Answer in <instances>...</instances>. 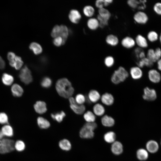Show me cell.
Here are the masks:
<instances>
[{
	"instance_id": "cell-1",
	"label": "cell",
	"mask_w": 161,
	"mask_h": 161,
	"mask_svg": "<svg viewBox=\"0 0 161 161\" xmlns=\"http://www.w3.org/2000/svg\"><path fill=\"white\" fill-rule=\"evenodd\" d=\"M55 88L60 96L66 98L71 97L74 91L71 83L65 78L60 79L57 81Z\"/></svg>"
},
{
	"instance_id": "cell-2",
	"label": "cell",
	"mask_w": 161,
	"mask_h": 161,
	"mask_svg": "<svg viewBox=\"0 0 161 161\" xmlns=\"http://www.w3.org/2000/svg\"><path fill=\"white\" fill-rule=\"evenodd\" d=\"M97 126V124L95 122L86 123L80 130V137L83 139H89L93 138L95 135L94 131Z\"/></svg>"
},
{
	"instance_id": "cell-3",
	"label": "cell",
	"mask_w": 161,
	"mask_h": 161,
	"mask_svg": "<svg viewBox=\"0 0 161 161\" xmlns=\"http://www.w3.org/2000/svg\"><path fill=\"white\" fill-rule=\"evenodd\" d=\"M129 73L123 66H120L113 73L111 81L114 84H117L124 81L129 76Z\"/></svg>"
},
{
	"instance_id": "cell-4",
	"label": "cell",
	"mask_w": 161,
	"mask_h": 161,
	"mask_svg": "<svg viewBox=\"0 0 161 161\" xmlns=\"http://www.w3.org/2000/svg\"><path fill=\"white\" fill-rule=\"evenodd\" d=\"M14 140L8 139H0V153L5 154L10 152L15 149Z\"/></svg>"
},
{
	"instance_id": "cell-5",
	"label": "cell",
	"mask_w": 161,
	"mask_h": 161,
	"mask_svg": "<svg viewBox=\"0 0 161 161\" xmlns=\"http://www.w3.org/2000/svg\"><path fill=\"white\" fill-rule=\"evenodd\" d=\"M19 77L21 81L26 85L30 84L33 80L31 72L26 65L21 69Z\"/></svg>"
},
{
	"instance_id": "cell-6",
	"label": "cell",
	"mask_w": 161,
	"mask_h": 161,
	"mask_svg": "<svg viewBox=\"0 0 161 161\" xmlns=\"http://www.w3.org/2000/svg\"><path fill=\"white\" fill-rule=\"evenodd\" d=\"M70 107L71 109L76 114H82L86 110L85 106L83 105H79L77 103L75 99L72 97L69 98Z\"/></svg>"
},
{
	"instance_id": "cell-7",
	"label": "cell",
	"mask_w": 161,
	"mask_h": 161,
	"mask_svg": "<svg viewBox=\"0 0 161 161\" xmlns=\"http://www.w3.org/2000/svg\"><path fill=\"white\" fill-rule=\"evenodd\" d=\"M133 18L136 23L140 24H146L148 20L147 14L142 10H138L134 14Z\"/></svg>"
},
{
	"instance_id": "cell-8",
	"label": "cell",
	"mask_w": 161,
	"mask_h": 161,
	"mask_svg": "<svg viewBox=\"0 0 161 161\" xmlns=\"http://www.w3.org/2000/svg\"><path fill=\"white\" fill-rule=\"evenodd\" d=\"M143 98L145 100L151 101L155 100L157 98V95L156 90L148 87L143 89Z\"/></svg>"
},
{
	"instance_id": "cell-9",
	"label": "cell",
	"mask_w": 161,
	"mask_h": 161,
	"mask_svg": "<svg viewBox=\"0 0 161 161\" xmlns=\"http://www.w3.org/2000/svg\"><path fill=\"white\" fill-rule=\"evenodd\" d=\"M146 1L145 0H128L127 1V3L132 9H137L139 10H142L145 7Z\"/></svg>"
},
{
	"instance_id": "cell-10",
	"label": "cell",
	"mask_w": 161,
	"mask_h": 161,
	"mask_svg": "<svg viewBox=\"0 0 161 161\" xmlns=\"http://www.w3.org/2000/svg\"><path fill=\"white\" fill-rule=\"evenodd\" d=\"M120 44L124 48L128 49H131L135 46V39L130 36H126L121 41Z\"/></svg>"
},
{
	"instance_id": "cell-11",
	"label": "cell",
	"mask_w": 161,
	"mask_h": 161,
	"mask_svg": "<svg viewBox=\"0 0 161 161\" xmlns=\"http://www.w3.org/2000/svg\"><path fill=\"white\" fill-rule=\"evenodd\" d=\"M148 77L151 82L156 83L160 82L161 80V75L160 72L157 70L152 69L148 72Z\"/></svg>"
},
{
	"instance_id": "cell-12",
	"label": "cell",
	"mask_w": 161,
	"mask_h": 161,
	"mask_svg": "<svg viewBox=\"0 0 161 161\" xmlns=\"http://www.w3.org/2000/svg\"><path fill=\"white\" fill-rule=\"evenodd\" d=\"M111 151L113 154L115 155L121 154L123 151L122 143L119 141L116 140L112 144Z\"/></svg>"
},
{
	"instance_id": "cell-13",
	"label": "cell",
	"mask_w": 161,
	"mask_h": 161,
	"mask_svg": "<svg viewBox=\"0 0 161 161\" xmlns=\"http://www.w3.org/2000/svg\"><path fill=\"white\" fill-rule=\"evenodd\" d=\"M100 100L103 104L106 106L112 105L114 101L113 95L108 92L105 93L101 96Z\"/></svg>"
},
{
	"instance_id": "cell-14",
	"label": "cell",
	"mask_w": 161,
	"mask_h": 161,
	"mask_svg": "<svg viewBox=\"0 0 161 161\" xmlns=\"http://www.w3.org/2000/svg\"><path fill=\"white\" fill-rule=\"evenodd\" d=\"M130 74L133 79L137 80L142 78L143 72L141 68L137 66H133L130 68Z\"/></svg>"
},
{
	"instance_id": "cell-15",
	"label": "cell",
	"mask_w": 161,
	"mask_h": 161,
	"mask_svg": "<svg viewBox=\"0 0 161 161\" xmlns=\"http://www.w3.org/2000/svg\"><path fill=\"white\" fill-rule=\"evenodd\" d=\"M136 44L142 49L146 48L148 46L147 39L141 34H138L134 39Z\"/></svg>"
},
{
	"instance_id": "cell-16",
	"label": "cell",
	"mask_w": 161,
	"mask_h": 161,
	"mask_svg": "<svg viewBox=\"0 0 161 161\" xmlns=\"http://www.w3.org/2000/svg\"><path fill=\"white\" fill-rule=\"evenodd\" d=\"M68 17L71 22L77 24L79 22L81 19V15L78 10L73 9L70 11Z\"/></svg>"
},
{
	"instance_id": "cell-17",
	"label": "cell",
	"mask_w": 161,
	"mask_h": 161,
	"mask_svg": "<svg viewBox=\"0 0 161 161\" xmlns=\"http://www.w3.org/2000/svg\"><path fill=\"white\" fill-rule=\"evenodd\" d=\"M145 147L148 152L152 154L157 152L159 148L158 143L153 140L148 141L146 143Z\"/></svg>"
},
{
	"instance_id": "cell-18",
	"label": "cell",
	"mask_w": 161,
	"mask_h": 161,
	"mask_svg": "<svg viewBox=\"0 0 161 161\" xmlns=\"http://www.w3.org/2000/svg\"><path fill=\"white\" fill-rule=\"evenodd\" d=\"M106 43L109 46L114 47L117 46L119 43V40L116 35L110 34L107 35L105 38Z\"/></svg>"
},
{
	"instance_id": "cell-19",
	"label": "cell",
	"mask_w": 161,
	"mask_h": 161,
	"mask_svg": "<svg viewBox=\"0 0 161 161\" xmlns=\"http://www.w3.org/2000/svg\"><path fill=\"white\" fill-rule=\"evenodd\" d=\"M101 95L99 92L97 90H91L88 95V99L91 103H97L100 100Z\"/></svg>"
},
{
	"instance_id": "cell-20",
	"label": "cell",
	"mask_w": 161,
	"mask_h": 161,
	"mask_svg": "<svg viewBox=\"0 0 161 161\" xmlns=\"http://www.w3.org/2000/svg\"><path fill=\"white\" fill-rule=\"evenodd\" d=\"M34 109L37 113L39 114H43L47 110L46 103L41 101H37L34 105Z\"/></svg>"
},
{
	"instance_id": "cell-21",
	"label": "cell",
	"mask_w": 161,
	"mask_h": 161,
	"mask_svg": "<svg viewBox=\"0 0 161 161\" xmlns=\"http://www.w3.org/2000/svg\"><path fill=\"white\" fill-rule=\"evenodd\" d=\"M101 122L103 126L108 127H112L115 123L114 119L111 116L107 115H105L102 116Z\"/></svg>"
},
{
	"instance_id": "cell-22",
	"label": "cell",
	"mask_w": 161,
	"mask_h": 161,
	"mask_svg": "<svg viewBox=\"0 0 161 161\" xmlns=\"http://www.w3.org/2000/svg\"><path fill=\"white\" fill-rule=\"evenodd\" d=\"M87 25L89 29L92 31L96 30L100 27L99 22L96 17L89 18L87 21Z\"/></svg>"
},
{
	"instance_id": "cell-23",
	"label": "cell",
	"mask_w": 161,
	"mask_h": 161,
	"mask_svg": "<svg viewBox=\"0 0 161 161\" xmlns=\"http://www.w3.org/2000/svg\"><path fill=\"white\" fill-rule=\"evenodd\" d=\"M93 112L96 116H103L105 112V109L102 104L97 103L93 107Z\"/></svg>"
},
{
	"instance_id": "cell-24",
	"label": "cell",
	"mask_w": 161,
	"mask_h": 161,
	"mask_svg": "<svg viewBox=\"0 0 161 161\" xmlns=\"http://www.w3.org/2000/svg\"><path fill=\"white\" fill-rule=\"evenodd\" d=\"M98 12L97 16L104 20L109 21L111 17L110 12L106 8L98 9Z\"/></svg>"
},
{
	"instance_id": "cell-25",
	"label": "cell",
	"mask_w": 161,
	"mask_h": 161,
	"mask_svg": "<svg viewBox=\"0 0 161 161\" xmlns=\"http://www.w3.org/2000/svg\"><path fill=\"white\" fill-rule=\"evenodd\" d=\"M11 90L13 95L15 97H20L22 95L24 92L23 88L17 83L13 84Z\"/></svg>"
},
{
	"instance_id": "cell-26",
	"label": "cell",
	"mask_w": 161,
	"mask_h": 161,
	"mask_svg": "<svg viewBox=\"0 0 161 161\" xmlns=\"http://www.w3.org/2000/svg\"><path fill=\"white\" fill-rule=\"evenodd\" d=\"M136 156L139 160L144 161L148 159V153L146 149L143 148H140L137 151Z\"/></svg>"
},
{
	"instance_id": "cell-27",
	"label": "cell",
	"mask_w": 161,
	"mask_h": 161,
	"mask_svg": "<svg viewBox=\"0 0 161 161\" xmlns=\"http://www.w3.org/2000/svg\"><path fill=\"white\" fill-rule=\"evenodd\" d=\"M103 138L106 143L112 144L116 141V135L114 131H109L105 133Z\"/></svg>"
},
{
	"instance_id": "cell-28",
	"label": "cell",
	"mask_w": 161,
	"mask_h": 161,
	"mask_svg": "<svg viewBox=\"0 0 161 161\" xmlns=\"http://www.w3.org/2000/svg\"><path fill=\"white\" fill-rule=\"evenodd\" d=\"M9 65L16 70L20 69L23 64V62L20 56L16 55L14 59L9 62Z\"/></svg>"
},
{
	"instance_id": "cell-29",
	"label": "cell",
	"mask_w": 161,
	"mask_h": 161,
	"mask_svg": "<svg viewBox=\"0 0 161 161\" xmlns=\"http://www.w3.org/2000/svg\"><path fill=\"white\" fill-rule=\"evenodd\" d=\"M60 30L59 36L63 39V44H64L68 38L69 33V31L67 27L64 24L60 25Z\"/></svg>"
},
{
	"instance_id": "cell-30",
	"label": "cell",
	"mask_w": 161,
	"mask_h": 161,
	"mask_svg": "<svg viewBox=\"0 0 161 161\" xmlns=\"http://www.w3.org/2000/svg\"><path fill=\"white\" fill-rule=\"evenodd\" d=\"M83 11L84 15L89 18L93 17L95 14V9L92 6L88 5L83 7Z\"/></svg>"
},
{
	"instance_id": "cell-31",
	"label": "cell",
	"mask_w": 161,
	"mask_h": 161,
	"mask_svg": "<svg viewBox=\"0 0 161 161\" xmlns=\"http://www.w3.org/2000/svg\"><path fill=\"white\" fill-rule=\"evenodd\" d=\"M29 47L35 55L40 54L43 51L41 45L35 42L31 43L29 45Z\"/></svg>"
},
{
	"instance_id": "cell-32",
	"label": "cell",
	"mask_w": 161,
	"mask_h": 161,
	"mask_svg": "<svg viewBox=\"0 0 161 161\" xmlns=\"http://www.w3.org/2000/svg\"><path fill=\"white\" fill-rule=\"evenodd\" d=\"M153 64L154 63L146 57L138 61L137 62V66L141 68L144 67V66L151 67L153 66Z\"/></svg>"
},
{
	"instance_id": "cell-33",
	"label": "cell",
	"mask_w": 161,
	"mask_h": 161,
	"mask_svg": "<svg viewBox=\"0 0 161 161\" xmlns=\"http://www.w3.org/2000/svg\"><path fill=\"white\" fill-rule=\"evenodd\" d=\"M113 1V0H97L95 1V6L98 9L106 8L112 4Z\"/></svg>"
},
{
	"instance_id": "cell-34",
	"label": "cell",
	"mask_w": 161,
	"mask_h": 161,
	"mask_svg": "<svg viewBox=\"0 0 161 161\" xmlns=\"http://www.w3.org/2000/svg\"><path fill=\"white\" fill-rule=\"evenodd\" d=\"M1 80L4 84L9 86L13 84L14 79L12 75L7 73H4L2 75Z\"/></svg>"
},
{
	"instance_id": "cell-35",
	"label": "cell",
	"mask_w": 161,
	"mask_h": 161,
	"mask_svg": "<svg viewBox=\"0 0 161 161\" xmlns=\"http://www.w3.org/2000/svg\"><path fill=\"white\" fill-rule=\"evenodd\" d=\"M37 123L39 127L42 129H46L50 126L49 122L41 117H38L37 119Z\"/></svg>"
},
{
	"instance_id": "cell-36",
	"label": "cell",
	"mask_w": 161,
	"mask_h": 161,
	"mask_svg": "<svg viewBox=\"0 0 161 161\" xmlns=\"http://www.w3.org/2000/svg\"><path fill=\"white\" fill-rule=\"evenodd\" d=\"M83 117L86 123L95 122L96 119V116L90 111H88L85 112Z\"/></svg>"
},
{
	"instance_id": "cell-37",
	"label": "cell",
	"mask_w": 161,
	"mask_h": 161,
	"mask_svg": "<svg viewBox=\"0 0 161 161\" xmlns=\"http://www.w3.org/2000/svg\"><path fill=\"white\" fill-rule=\"evenodd\" d=\"M66 114L63 111L52 113L51 114L52 118L59 123L62 122Z\"/></svg>"
},
{
	"instance_id": "cell-38",
	"label": "cell",
	"mask_w": 161,
	"mask_h": 161,
	"mask_svg": "<svg viewBox=\"0 0 161 161\" xmlns=\"http://www.w3.org/2000/svg\"><path fill=\"white\" fill-rule=\"evenodd\" d=\"M4 136L10 137L13 135V130L12 127L8 124H6L3 126L1 129Z\"/></svg>"
},
{
	"instance_id": "cell-39",
	"label": "cell",
	"mask_w": 161,
	"mask_h": 161,
	"mask_svg": "<svg viewBox=\"0 0 161 161\" xmlns=\"http://www.w3.org/2000/svg\"><path fill=\"white\" fill-rule=\"evenodd\" d=\"M60 148L64 151H69L71 148V145L70 142L67 139H64L61 140L59 143Z\"/></svg>"
},
{
	"instance_id": "cell-40",
	"label": "cell",
	"mask_w": 161,
	"mask_h": 161,
	"mask_svg": "<svg viewBox=\"0 0 161 161\" xmlns=\"http://www.w3.org/2000/svg\"><path fill=\"white\" fill-rule=\"evenodd\" d=\"M134 53L138 61L143 58L146 56L145 53L143 49L137 47L134 49Z\"/></svg>"
},
{
	"instance_id": "cell-41",
	"label": "cell",
	"mask_w": 161,
	"mask_h": 161,
	"mask_svg": "<svg viewBox=\"0 0 161 161\" xmlns=\"http://www.w3.org/2000/svg\"><path fill=\"white\" fill-rule=\"evenodd\" d=\"M147 40L151 42L156 41L159 38L158 34L155 31H149L147 35Z\"/></svg>"
},
{
	"instance_id": "cell-42",
	"label": "cell",
	"mask_w": 161,
	"mask_h": 161,
	"mask_svg": "<svg viewBox=\"0 0 161 161\" xmlns=\"http://www.w3.org/2000/svg\"><path fill=\"white\" fill-rule=\"evenodd\" d=\"M52 80L51 78L48 77H44L41 81V85L45 88H48L52 85Z\"/></svg>"
},
{
	"instance_id": "cell-43",
	"label": "cell",
	"mask_w": 161,
	"mask_h": 161,
	"mask_svg": "<svg viewBox=\"0 0 161 161\" xmlns=\"http://www.w3.org/2000/svg\"><path fill=\"white\" fill-rule=\"evenodd\" d=\"M146 55V57L153 63L157 62L158 60L155 54L154 50L153 49H149Z\"/></svg>"
},
{
	"instance_id": "cell-44",
	"label": "cell",
	"mask_w": 161,
	"mask_h": 161,
	"mask_svg": "<svg viewBox=\"0 0 161 161\" xmlns=\"http://www.w3.org/2000/svg\"><path fill=\"white\" fill-rule=\"evenodd\" d=\"M105 65L107 67H112L114 64L115 60L114 58L111 55H108L105 58L104 60Z\"/></svg>"
},
{
	"instance_id": "cell-45",
	"label": "cell",
	"mask_w": 161,
	"mask_h": 161,
	"mask_svg": "<svg viewBox=\"0 0 161 161\" xmlns=\"http://www.w3.org/2000/svg\"><path fill=\"white\" fill-rule=\"evenodd\" d=\"M25 148V144L21 140H18L15 143V148L17 151H21L24 150Z\"/></svg>"
},
{
	"instance_id": "cell-46",
	"label": "cell",
	"mask_w": 161,
	"mask_h": 161,
	"mask_svg": "<svg viewBox=\"0 0 161 161\" xmlns=\"http://www.w3.org/2000/svg\"><path fill=\"white\" fill-rule=\"evenodd\" d=\"M75 100L77 103L79 105H82L85 102L86 97L83 94H79L76 95Z\"/></svg>"
},
{
	"instance_id": "cell-47",
	"label": "cell",
	"mask_w": 161,
	"mask_h": 161,
	"mask_svg": "<svg viewBox=\"0 0 161 161\" xmlns=\"http://www.w3.org/2000/svg\"><path fill=\"white\" fill-rule=\"evenodd\" d=\"M60 27V25H55L53 28L51 32V35L53 38L59 36Z\"/></svg>"
},
{
	"instance_id": "cell-48",
	"label": "cell",
	"mask_w": 161,
	"mask_h": 161,
	"mask_svg": "<svg viewBox=\"0 0 161 161\" xmlns=\"http://www.w3.org/2000/svg\"><path fill=\"white\" fill-rule=\"evenodd\" d=\"M8 117L7 114L3 112H0V123L6 124L8 123Z\"/></svg>"
},
{
	"instance_id": "cell-49",
	"label": "cell",
	"mask_w": 161,
	"mask_h": 161,
	"mask_svg": "<svg viewBox=\"0 0 161 161\" xmlns=\"http://www.w3.org/2000/svg\"><path fill=\"white\" fill-rule=\"evenodd\" d=\"M53 43L57 47L60 46L62 44H63V39L60 36L54 38Z\"/></svg>"
},
{
	"instance_id": "cell-50",
	"label": "cell",
	"mask_w": 161,
	"mask_h": 161,
	"mask_svg": "<svg viewBox=\"0 0 161 161\" xmlns=\"http://www.w3.org/2000/svg\"><path fill=\"white\" fill-rule=\"evenodd\" d=\"M153 9L157 14L161 15V2L156 3L154 5Z\"/></svg>"
},
{
	"instance_id": "cell-51",
	"label": "cell",
	"mask_w": 161,
	"mask_h": 161,
	"mask_svg": "<svg viewBox=\"0 0 161 161\" xmlns=\"http://www.w3.org/2000/svg\"><path fill=\"white\" fill-rule=\"evenodd\" d=\"M16 56L15 53L13 52H8L7 54V58L9 62L13 61L14 59Z\"/></svg>"
},
{
	"instance_id": "cell-52",
	"label": "cell",
	"mask_w": 161,
	"mask_h": 161,
	"mask_svg": "<svg viewBox=\"0 0 161 161\" xmlns=\"http://www.w3.org/2000/svg\"><path fill=\"white\" fill-rule=\"evenodd\" d=\"M154 51L156 57L158 60L161 58V49L159 47H157L154 50Z\"/></svg>"
},
{
	"instance_id": "cell-53",
	"label": "cell",
	"mask_w": 161,
	"mask_h": 161,
	"mask_svg": "<svg viewBox=\"0 0 161 161\" xmlns=\"http://www.w3.org/2000/svg\"><path fill=\"white\" fill-rule=\"evenodd\" d=\"M5 63L4 60L0 56V69H2L4 68Z\"/></svg>"
},
{
	"instance_id": "cell-54",
	"label": "cell",
	"mask_w": 161,
	"mask_h": 161,
	"mask_svg": "<svg viewBox=\"0 0 161 161\" xmlns=\"http://www.w3.org/2000/svg\"><path fill=\"white\" fill-rule=\"evenodd\" d=\"M157 68L158 69L161 71V58L157 61Z\"/></svg>"
},
{
	"instance_id": "cell-55",
	"label": "cell",
	"mask_w": 161,
	"mask_h": 161,
	"mask_svg": "<svg viewBox=\"0 0 161 161\" xmlns=\"http://www.w3.org/2000/svg\"><path fill=\"white\" fill-rule=\"evenodd\" d=\"M4 136L2 131L1 130L0 131V139H3Z\"/></svg>"
},
{
	"instance_id": "cell-56",
	"label": "cell",
	"mask_w": 161,
	"mask_h": 161,
	"mask_svg": "<svg viewBox=\"0 0 161 161\" xmlns=\"http://www.w3.org/2000/svg\"><path fill=\"white\" fill-rule=\"evenodd\" d=\"M160 42L161 43V34H160Z\"/></svg>"
},
{
	"instance_id": "cell-57",
	"label": "cell",
	"mask_w": 161,
	"mask_h": 161,
	"mask_svg": "<svg viewBox=\"0 0 161 161\" xmlns=\"http://www.w3.org/2000/svg\"></svg>"
}]
</instances>
